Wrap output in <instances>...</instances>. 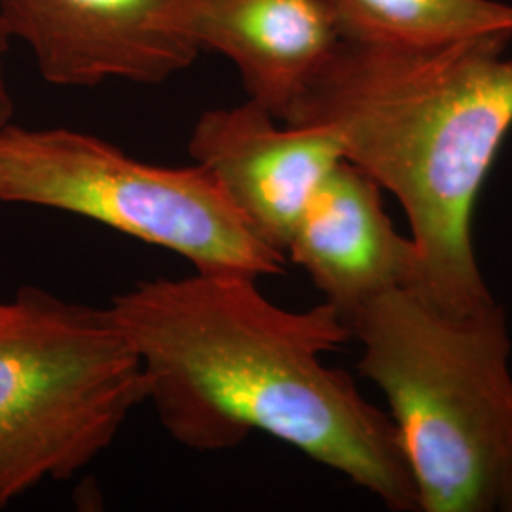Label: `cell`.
I'll list each match as a JSON object with an SVG mask.
<instances>
[{"label":"cell","instance_id":"11","mask_svg":"<svg viewBox=\"0 0 512 512\" xmlns=\"http://www.w3.org/2000/svg\"><path fill=\"white\" fill-rule=\"evenodd\" d=\"M10 42L12 37L0 19V131L8 124H12V116H14V99L6 78V54L10 50Z\"/></svg>","mask_w":512,"mask_h":512},{"label":"cell","instance_id":"1","mask_svg":"<svg viewBox=\"0 0 512 512\" xmlns=\"http://www.w3.org/2000/svg\"><path fill=\"white\" fill-rule=\"evenodd\" d=\"M137 351L167 435L222 452L266 433L391 511H420L395 423L323 355L351 332L327 302L287 310L241 274L156 277L109 304Z\"/></svg>","mask_w":512,"mask_h":512},{"label":"cell","instance_id":"3","mask_svg":"<svg viewBox=\"0 0 512 512\" xmlns=\"http://www.w3.org/2000/svg\"><path fill=\"white\" fill-rule=\"evenodd\" d=\"M359 374L385 397L423 512H512L511 336L495 302L471 315L412 287L348 321Z\"/></svg>","mask_w":512,"mask_h":512},{"label":"cell","instance_id":"4","mask_svg":"<svg viewBox=\"0 0 512 512\" xmlns=\"http://www.w3.org/2000/svg\"><path fill=\"white\" fill-rule=\"evenodd\" d=\"M147 384L109 306L27 285L0 300V511L107 452Z\"/></svg>","mask_w":512,"mask_h":512},{"label":"cell","instance_id":"7","mask_svg":"<svg viewBox=\"0 0 512 512\" xmlns=\"http://www.w3.org/2000/svg\"><path fill=\"white\" fill-rule=\"evenodd\" d=\"M188 154L256 236L283 255L311 198L346 160L334 129L283 124L251 99L202 112Z\"/></svg>","mask_w":512,"mask_h":512},{"label":"cell","instance_id":"5","mask_svg":"<svg viewBox=\"0 0 512 512\" xmlns=\"http://www.w3.org/2000/svg\"><path fill=\"white\" fill-rule=\"evenodd\" d=\"M0 202L95 220L183 256L200 274L285 272L287 256L256 236L203 167L145 164L74 129H2Z\"/></svg>","mask_w":512,"mask_h":512},{"label":"cell","instance_id":"10","mask_svg":"<svg viewBox=\"0 0 512 512\" xmlns=\"http://www.w3.org/2000/svg\"><path fill=\"white\" fill-rule=\"evenodd\" d=\"M349 42L421 48L511 35L512 4L499 0H327Z\"/></svg>","mask_w":512,"mask_h":512},{"label":"cell","instance_id":"2","mask_svg":"<svg viewBox=\"0 0 512 512\" xmlns=\"http://www.w3.org/2000/svg\"><path fill=\"white\" fill-rule=\"evenodd\" d=\"M511 38L421 48L342 40L283 120L334 129L349 164L395 196L416 247L412 289L452 315L495 304L473 220L512 129Z\"/></svg>","mask_w":512,"mask_h":512},{"label":"cell","instance_id":"6","mask_svg":"<svg viewBox=\"0 0 512 512\" xmlns=\"http://www.w3.org/2000/svg\"><path fill=\"white\" fill-rule=\"evenodd\" d=\"M196 0H0L12 40H23L42 78L59 88L109 80L162 84L200 52L186 35Z\"/></svg>","mask_w":512,"mask_h":512},{"label":"cell","instance_id":"8","mask_svg":"<svg viewBox=\"0 0 512 512\" xmlns=\"http://www.w3.org/2000/svg\"><path fill=\"white\" fill-rule=\"evenodd\" d=\"M382 194L365 171L342 160L311 198L285 249L344 323L376 296L412 287L416 279V247L397 232Z\"/></svg>","mask_w":512,"mask_h":512},{"label":"cell","instance_id":"9","mask_svg":"<svg viewBox=\"0 0 512 512\" xmlns=\"http://www.w3.org/2000/svg\"><path fill=\"white\" fill-rule=\"evenodd\" d=\"M186 35L230 59L247 99L281 122L344 40L327 0H196Z\"/></svg>","mask_w":512,"mask_h":512}]
</instances>
